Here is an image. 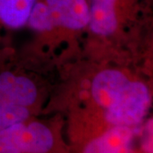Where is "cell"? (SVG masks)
Wrapping results in <instances>:
<instances>
[{"label":"cell","instance_id":"cell-1","mask_svg":"<svg viewBox=\"0 0 153 153\" xmlns=\"http://www.w3.org/2000/svg\"><path fill=\"white\" fill-rule=\"evenodd\" d=\"M150 104L151 95L146 85L128 80L105 107V118L111 126L135 128L146 116Z\"/></svg>","mask_w":153,"mask_h":153},{"label":"cell","instance_id":"cell-2","mask_svg":"<svg viewBox=\"0 0 153 153\" xmlns=\"http://www.w3.org/2000/svg\"><path fill=\"white\" fill-rule=\"evenodd\" d=\"M55 145L50 128L39 123H22L0 131V153H48Z\"/></svg>","mask_w":153,"mask_h":153},{"label":"cell","instance_id":"cell-3","mask_svg":"<svg viewBox=\"0 0 153 153\" xmlns=\"http://www.w3.org/2000/svg\"><path fill=\"white\" fill-rule=\"evenodd\" d=\"M54 26L79 30L89 22V8L86 0H45Z\"/></svg>","mask_w":153,"mask_h":153},{"label":"cell","instance_id":"cell-4","mask_svg":"<svg viewBox=\"0 0 153 153\" xmlns=\"http://www.w3.org/2000/svg\"><path fill=\"white\" fill-rule=\"evenodd\" d=\"M135 128L111 126L86 145L82 153H132Z\"/></svg>","mask_w":153,"mask_h":153},{"label":"cell","instance_id":"cell-5","mask_svg":"<svg viewBox=\"0 0 153 153\" xmlns=\"http://www.w3.org/2000/svg\"><path fill=\"white\" fill-rule=\"evenodd\" d=\"M116 0H92L89 9V27L95 34L106 36L115 32L117 19Z\"/></svg>","mask_w":153,"mask_h":153},{"label":"cell","instance_id":"cell-6","mask_svg":"<svg viewBox=\"0 0 153 153\" xmlns=\"http://www.w3.org/2000/svg\"><path fill=\"white\" fill-rule=\"evenodd\" d=\"M37 0H0V26L19 28L27 23Z\"/></svg>","mask_w":153,"mask_h":153},{"label":"cell","instance_id":"cell-7","mask_svg":"<svg viewBox=\"0 0 153 153\" xmlns=\"http://www.w3.org/2000/svg\"><path fill=\"white\" fill-rule=\"evenodd\" d=\"M29 25L38 31H47L54 27L49 9L45 3L36 2L28 17Z\"/></svg>","mask_w":153,"mask_h":153},{"label":"cell","instance_id":"cell-8","mask_svg":"<svg viewBox=\"0 0 153 153\" xmlns=\"http://www.w3.org/2000/svg\"><path fill=\"white\" fill-rule=\"evenodd\" d=\"M146 134L143 142V149L146 153H152V120L148 122L146 125Z\"/></svg>","mask_w":153,"mask_h":153}]
</instances>
